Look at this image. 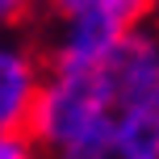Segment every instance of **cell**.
<instances>
[{
    "label": "cell",
    "mask_w": 159,
    "mask_h": 159,
    "mask_svg": "<svg viewBox=\"0 0 159 159\" xmlns=\"http://www.w3.org/2000/svg\"><path fill=\"white\" fill-rule=\"evenodd\" d=\"M105 80L113 92V109H138L159 105V30L134 25L121 34L113 55L105 59Z\"/></svg>",
    "instance_id": "cell-2"
},
{
    "label": "cell",
    "mask_w": 159,
    "mask_h": 159,
    "mask_svg": "<svg viewBox=\"0 0 159 159\" xmlns=\"http://www.w3.org/2000/svg\"><path fill=\"white\" fill-rule=\"evenodd\" d=\"M113 159H159V105L113 113Z\"/></svg>",
    "instance_id": "cell-4"
},
{
    "label": "cell",
    "mask_w": 159,
    "mask_h": 159,
    "mask_svg": "<svg viewBox=\"0 0 159 159\" xmlns=\"http://www.w3.org/2000/svg\"><path fill=\"white\" fill-rule=\"evenodd\" d=\"M30 4H34V0H0V34H4L17 17H25V8H30Z\"/></svg>",
    "instance_id": "cell-7"
},
{
    "label": "cell",
    "mask_w": 159,
    "mask_h": 159,
    "mask_svg": "<svg viewBox=\"0 0 159 159\" xmlns=\"http://www.w3.org/2000/svg\"><path fill=\"white\" fill-rule=\"evenodd\" d=\"M42 88V63L21 38L0 34V134H21L34 96Z\"/></svg>",
    "instance_id": "cell-3"
},
{
    "label": "cell",
    "mask_w": 159,
    "mask_h": 159,
    "mask_svg": "<svg viewBox=\"0 0 159 159\" xmlns=\"http://www.w3.org/2000/svg\"><path fill=\"white\" fill-rule=\"evenodd\" d=\"M0 138H4V134H0Z\"/></svg>",
    "instance_id": "cell-8"
},
{
    "label": "cell",
    "mask_w": 159,
    "mask_h": 159,
    "mask_svg": "<svg viewBox=\"0 0 159 159\" xmlns=\"http://www.w3.org/2000/svg\"><path fill=\"white\" fill-rule=\"evenodd\" d=\"M59 21H71V17H101L113 21L121 30H134L143 25V17L151 13V0H50Z\"/></svg>",
    "instance_id": "cell-5"
},
{
    "label": "cell",
    "mask_w": 159,
    "mask_h": 159,
    "mask_svg": "<svg viewBox=\"0 0 159 159\" xmlns=\"http://www.w3.org/2000/svg\"><path fill=\"white\" fill-rule=\"evenodd\" d=\"M0 159H42V155L25 134H4L0 138Z\"/></svg>",
    "instance_id": "cell-6"
},
{
    "label": "cell",
    "mask_w": 159,
    "mask_h": 159,
    "mask_svg": "<svg viewBox=\"0 0 159 159\" xmlns=\"http://www.w3.org/2000/svg\"><path fill=\"white\" fill-rule=\"evenodd\" d=\"M113 113L105 63L92 71H42L25 138L46 159H113Z\"/></svg>",
    "instance_id": "cell-1"
}]
</instances>
